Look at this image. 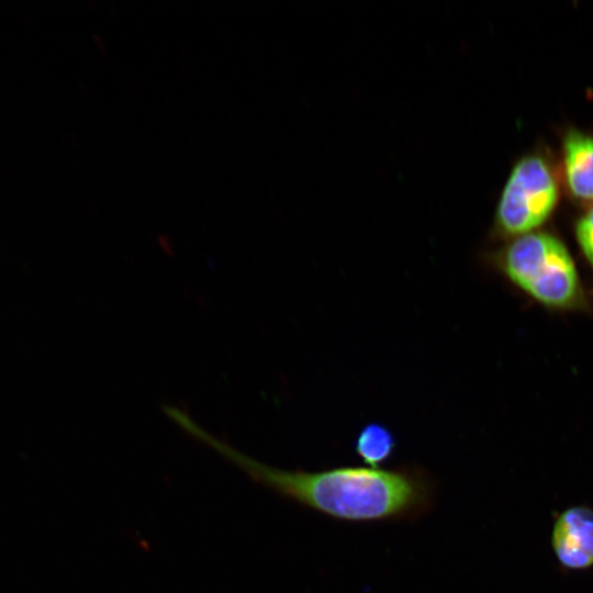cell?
<instances>
[{
  "label": "cell",
  "mask_w": 593,
  "mask_h": 593,
  "mask_svg": "<svg viewBox=\"0 0 593 593\" xmlns=\"http://www.w3.org/2000/svg\"><path fill=\"white\" fill-rule=\"evenodd\" d=\"M574 231L578 245L593 269V202L578 219Z\"/></svg>",
  "instance_id": "cell-7"
},
{
  "label": "cell",
  "mask_w": 593,
  "mask_h": 593,
  "mask_svg": "<svg viewBox=\"0 0 593 593\" xmlns=\"http://www.w3.org/2000/svg\"><path fill=\"white\" fill-rule=\"evenodd\" d=\"M496 268L518 289L544 306L575 310L584 304L575 262L557 236L535 231L494 254Z\"/></svg>",
  "instance_id": "cell-2"
},
{
  "label": "cell",
  "mask_w": 593,
  "mask_h": 593,
  "mask_svg": "<svg viewBox=\"0 0 593 593\" xmlns=\"http://www.w3.org/2000/svg\"><path fill=\"white\" fill-rule=\"evenodd\" d=\"M557 177L549 161L539 154L519 158L501 191L493 219V232L516 238L537 231L551 216L559 202Z\"/></svg>",
  "instance_id": "cell-3"
},
{
  "label": "cell",
  "mask_w": 593,
  "mask_h": 593,
  "mask_svg": "<svg viewBox=\"0 0 593 593\" xmlns=\"http://www.w3.org/2000/svg\"><path fill=\"white\" fill-rule=\"evenodd\" d=\"M562 172L570 195L580 202H593V135L577 128L562 139Z\"/></svg>",
  "instance_id": "cell-5"
},
{
  "label": "cell",
  "mask_w": 593,
  "mask_h": 593,
  "mask_svg": "<svg viewBox=\"0 0 593 593\" xmlns=\"http://www.w3.org/2000/svg\"><path fill=\"white\" fill-rule=\"evenodd\" d=\"M551 547L558 561L570 570L593 566V510L577 505L566 508L555 521Z\"/></svg>",
  "instance_id": "cell-4"
},
{
  "label": "cell",
  "mask_w": 593,
  "mask_h": 593,
  "mask_svg": "<svg viewBox=\"0 0 593 593\" xmlns=\"http://www.w3.org/2000/svg\"><path fill=\"white\" fill-rule=\"evenodd\" d=\"M220 448L259 482L305 507L336 519L415 521L434 506L435 481L426 470L417 466L289 471L248 459L222 445Z\"/></svg>",
  "instance_id": "cell-1"
},
{
  "label": "cell",
  "mask_w": 593,
  "mask_h": 593,
  "mask_svg": "<svg viewBox=\"0 0 593 593\" xmlns=\"http://www.w3.org/2000/svg\"><path fill=\"white\" fill-rule=\"evenodd\" d=\"M354 448L365 465L379 469L394 454L396 441L388 427L379 423H370L358 433Z\"/></svg>",
  "instance_id": "cell-6"
}]
</instances>
